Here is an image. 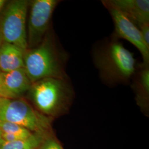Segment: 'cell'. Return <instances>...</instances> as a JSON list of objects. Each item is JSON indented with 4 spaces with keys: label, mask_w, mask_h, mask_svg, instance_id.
Segmentation results:
<instances>
[{
    "label": "cell",
    "mask_w": 149,
    "mask_h": 149,
    "mask_svg": "<svg viewBox=\"0 0 149 149\" xmlns=\"http://www.w3.org/2000/svg\"><path fill=\"white\" fill-rule=\"evenodd\" d=\"M94 62L102 81L108 85L125 84L136 69L133 54L114 37L95 51Z\"/></svg>",
    "instance_id": "1"
},
{
    "label": "cell",
    "mask_w": 149,
    "mask_h": 149,
    "mask_svg": "<svg viewBox=\"0 0 149 149\" xmlns=\"http://www.w3.org/2000/svg\"><path fill=\"white\" fill-rule=\"evenodd\" d=\"M66 60V55L48 31L39 45L25 51L24 68L32 83L45 78L68 79Z\"/></svg>",
    "instance_id": "2"
},
{
    "label": "cell",
    "mask_w": 149,
    "mask_h": 149,
    "mask_svg": "<svg viewBox=\"0 0 149 149\" xmlns=\"http://www.w3.org/2000/svg\"><path fill=\"white\" fill-rule=\"evenodd\" d=\"M28 91L38 109L49 115L64 110L73 93L69 78L43 79L32 83Z\"/></svg>",
    "instance_id": "3"
},
{
    "label": "cell",
    "mask_w": 149,
    "mask_h": 149,
    "mask_svg": "<svg viewBox=\"0 0 149 149\" xmlns=\"http://www.w3.org/2000/svg\"><path fill=\"white\" fill-rule=\"evenodd\" d=\"M0 122L15 123L36 133L50 127V120L34 109L27 102L18 98L0 100Z\"/></svg>",
    "instance_id": "4"
},
{
    "label": "cell",
    "mask_w": 149,
    "mask_h": 149,
    "mask_svg": "<svg viewBox=\"0 0 149 149\" xmlns=\"http://www.w3.org/2000/svg\"><path fill=\"white\" fill-rule=\"evenodd\" d=\"M29 5L26 0L12 1L6 6L0 23L3 41L25 51L28 49L26 22Z\"/></svg>",
    "instance_id": "5"
},
{
    "label": "cell",
    "mask_w": 149,
    "mask_h": 149,
    "mask_svg": "<svg viewBox=\"0 0 149 149\" xmlns=\"http://www.w3.org/2000/svg\"><path fill=\"white\" fill-rule=\"evenodd\" d=\"M58 0H34L30 3L28 22V48L32 49L43 41L49 30L54 11Z\"/></svg>",
    "instance_id": "6"
},
{
    "label": "cell",
    "mask_w": 149,
    "mask_h": 149,
    "mask_svg": "<svg viewBox=\"0 0 149 149\" xmlns=\"http://www.w3.org/2000/svg\"><path fill=\"white\" fill-rule=\"evenodd\" d=\"M103 4L109 12L114 24L116 38H122L132 43L141 54L144 65H149V47L147 46L138 27L122 13L111 5L107 1Z\"/></svg>",
    "instance_id": "7"
},
{
    "label": "cell",
    "mask_w": 149,
    "mask_h": 149,
    "mask_svg": "<svg viewBox=\"0 0 149 149\" xmlns=\"http://www.w3.org/2000/svg\"><path fill=\"white\" fill-rule=\"evenodd\" d=\"M107 2L137 27L149 23V0H108Z\"/></svg>",
    "instance_id": "8"
},
{
    "label": "cell",
    "mask_w": 149,
    "mask_h": 149,
    "mask_svg": "<svg viewBox=\"0 0 149 149\" xmlns=\"http://www.w3.org/2000/svg\"><path fill=\"white\" fill-rule=\"evenodd\" d=\"M6 98L15 99L29 90L32 82L24 68L9 72H1Z\"/></svg>",
    "instance_id": "9"
},
{
    "label": "cell",
    "mask_w": 149,
    "mask_h": 149,
    "mask_svg": "<svg viewBox=\"0 0 149 149\" xmlns=\"http://www.w3.org/2000/svg\"><path fill=\"white\" fill-rule=\"evenodd\" d=\"M25 50L16 45L3 42L0 47L1 72H9L24 67Z\"/></svg>",
    "instance_id": "10"
},
{
    "label": "cell",
    "mask_w": 149,
    "mask_h": 149,
    "mask_svg": "<svg viewBox=\"0 0 149 149\" xmlns=\"http://www.w3.org/2000/svg\"><path fill=\"white\" fill-rule=\"evenodd\" d=\"M132 78V87L136 94L139 103L143 106L146 104L149 99V65H141L138 70L136 69Z\"/></svg>",
    "instance_id": "11"
},
{
    "label": "cell",
    "mask_w": 149,
    "mask_h": 149,
    "mask_svg": "<svg viewBox=\"0 0 149 149\" xmlns=\"http://www.w3.org/2000/svg\"><path fill=\"white\" fill-rule=\"evenodd\" d=\"M42 143V138L33 135L26 139L11 142L2 141L0 149H38Z\"/></svg>",
    "instance_id": "12"
},
{
    "label": "cell",
    "mask_w": 149,
    "mask_h": 149,
    "mask_svg": "<svg viewBox=\"0 0 149 149\" xmlns=\"http://www.w3.org/2000/svg\"><path fill=\"white\" fill-rule=\"evenodd\" d=\"M0 130L2 133L13 135L21 139L28 138L33 134L26 128L12 123L0 122Z\"/></svg>",
    "instance_id": "13"
},
{
    "label": "cell",
    "mask_w": 149,
    "mask_h": 149,
    "mask_svg": "<svg viewBox=\"0 0 149 149\" xmlns=\"http://www.w3.org/2000/svg\"><path fill=\"white\" fill-rule=\"evenodd\" d=\"M38 149H63L61 145L53 139H48L41 144Z\"/></svg>",
    "instance_id": "14"
},
{
    "label": "cell",
    "mask_w": 149,
    "mask_h": 149,
    "mask_svg": "<svg viewBox=\"0 0 149 149\" xmlns=\"http://www.w3.org/2000/svg\"><path fill=\"white\" fill-rule=\"evenodd\" d=\"M144 41L149 47V23H145L138 27Z\"/></svg>",
    "instance_id": "15"
},
{
    "label": "cell",
    "mask_w": 149,
    "mask_h": 149,
    "mask_svg": "<svg viewBox=\"0 0 149 149\" xmlns=\"http://www.w3.org/2000/svg\"><path fill=\"white\" fill-rule=\"evenodd\" d=\"M0 95L3 98H6L5 91L4 89V87H3V82H2V78H1V71H0Z\"/></svg>",
    "instance_id": "16"
},
{
    "label": "cell",
    "mask_w": 149,
    "mask_h": 149,
    "mask_svg": "<svg viewBox=\"0 0 149 149\" xmlns=\"http://www.w3.org/2000/svg\"><path fill=\"white\" fill-rule=\"evenodd\" d=\"M6 2V1L5 0H0V11L3 9L4 6L5 5Z\"/></svg>",
    "instance_id": "17"
},
{
    "label": "cell",
    "mask_w": 149,
    "mask_h": 149,
    "mask_svg": "<svg viewBox=\"0 0 149 149\" xmlns=\"http://www.w3.org/2000/svg\"><path fill=\"white\" fill-rule=\"evenodd\" d=\"M3 39H2V34H1V31H0V47L2 45V44L3 43Z\"/></svg>",
    "instance_id": "18"
},
{
    "label": "cell",
    "mask_w": 149,
    "mask_h": 149,
    "mask_svg": "<svg viewBox=\"0 0 149 149\" xmlns=\"http://www.w3.org/2000/svg\"><path fill=\"white\" fill-rule=\"evenodd\" d=\"M2 141H3V140H2V139L1 137V131L0 130V149H1V145L2 143Z\"/></svg>",
    "instance_id": "19"
},
{
    "label": "cell",
    "mask_w": 149,
    "mask_h": 149,
    "mask_svg": "<svg viewBox=\"0 0 149 149\" xmlns=\"http://www.w3.org/2000/svg\"><path fill=\"white\" fill-rule=\"evenodd\" d=\"M2 98H3L2 96H1V95H0V100Z\"/></svg>",
    "instance_id": "20"
}]
</instances>
